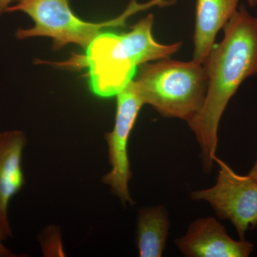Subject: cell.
Instances as JSON below:
<instances>
[{
    "instance_id": "1",
    "label": "cell",
    "mask_w": 257,
    "mask_h": 257,
    "mask_svg": "<svg viewBox=\"0 0 257 257\" xmlns=\"http://www.w3.org/2000/svg\"><path fill=\"white\" fill-rule=\"evenodd\" d=\"M223 30L224 38L214 45L204 63L208 78L204 104L187 123L200 147L206 173L214 167L218 130L226 106L241 84L257 75V17L241 5Z\"/></svg>"
},
{
    "instance_id": "12",
    "label": "cell",
    "mask_w": 257,
    "mask_h": 257,
    "mask_svg": "<svg viewBox=\"0 0 257 257\" xmlns=\"http://www.w3.org/2000/svg\"><path fill=\"white\" fill-rule=\"evenodd\" d=\"M21 0H0V16L3 13H7V10L10 8V5L14 2H20Z\"/></svg>"
},
{
    "instance_id": "2",
    "label": "cell",
    "mask_w": 257,
    "mask_h": 257,
    "mask_svg": "<svg viewBox=\"0 0 257 257\" xmlns=\"http://www.w3.org/2000/svg\"><path fill=\"white\" fill-rule=\"evenodd\" d=\"M155 17L148 15L126 33L101 32L86 48L84 55L73 54L57 63L67 68L88 69L89 87L103 98L116 96L133 80L138 67L152 61L170 58L182 42L159 43L152 35Z\"/></svg>"
},
{
    "instance_id": "3",
    "label": "cell",
    "mask_w": 257,
    "mask_h": 257,
    "mask_svg": "<svg viewBox=\"0 0 257 257\" xmlns=\"http://www.w3.org/2000/svg\"><path fill=\"white\" fill-rule=\"evenodd\" d=\"M136 74L135 92L164 117L188 123L202 109L208 85L204 64L164 59L142 64Z\"/></svg>"
},
{
    "instance_id": "4",
    "label": "cell",
    "mask_w": 257,
    "mask_h": 257,
    "mask_svg": "<svg viewBox=\"0 0 257 257\" xmlns=\"http://www.w3.org/2000/svg\"><path fill=\"white\" fill-rule=\"evenodd\" d=\"M160 5V0L139 3L132 0L122 14L103 23H88L78 18L71 9L69 0H21L10 7L7 13L23 12L33 20L30 29H18L17 38L25 40L34 37H47L53 40V48L59 50L68 44H76L87 48L102 29L126 25L132 15Z\"/></svg>"
},
{
    "instance_id": "11",
    "label": "cell",
    "mask_w": 257,
    "mask_h": 257,
    "mask_svg": "<svg viewBox=\"0 0 257 257\" xmlns=\"http://www.w3.org/2000/svg\"><path fill=\"white\" fill-rule=\"evenodd\" d=\"M8 236L3 232V230L0 228V257H15L18 255L13 253L11 250L7 247L5 245V241L8 239Z\"/></svg>"
},
{
    "instance_id": "6",
    "label": "cell",
    "mask_w": 257,
    "mask_h": 257,
    "mask_svg": "<svg viewBox=\"0 0 257 257\" xmlns=\"http://www.w3.org/2000/svg\"><path fill=\"white\" fill-rule=\"evenodd\" d=\"M135 92L133 81L116 95V111L114 128L105 134L108 157L111 170L101 178V182L110 187L123 205L135 204L128 189L133 177L128 156V141L137 118L144 105Z\"/></svg>"
},
{
    "instance_id": "14",
    "label": "cell",
    "mask_w": 257,
    "mask_h": 257,
    "mask_svg": "<svg viewBox=\"0 0 257 257\" xmlns=\"http://www.w3.org/2000/svg\"><path fill=\"white\" fill-rule=\"evenodd\" d=\"M248 5L251 7L257 6V0H247Z\"/></svg>"
},
{
    "instance_id": "8",
    "label": "cell",
    "mask_w": 257,
    "mask_h": 257,
    "mask_svg": "<svg viewBox=\"0 0 257 257\" xmlns=\"http://www.w3.org/2000/svg\"><path fill=\"white\" fill-rule=\"evenodd\" d=\"M27 142L21 130L0 133V228L8 237L13 236L8 207L12 198L25 184L22 162Z\"/></svg>"
},
{
    "instance_id": "9",
    "label": "cell",
    "mask_w": 257,
    "mask_h": 257,
    "mask_svg": "<svg viewBox=\"0 0 257 257\" xmlns=\"http://www.w3.org/2000/svg\"><path fill=\"white\" fill-rule=\"evenodd\" d=\"M239 0H197L192 61L204 64L216 35L238 9Z\"/></svg>"
},
{
    "instance_id": "5",
    "label": "cell",
    "mask_w": 257,
    "mask_h": 257,
    "mask_svg": "<svg viewBox=\"0 0 257 257\" xmlns=\"http://www.w3.org/2000/svg\"><path fill=\"white\" fill-rule=\"evenodd\" d=\"M219 175L210 188L191 193L193 200L206 201L216 215L229 221L240 239H245L248 229L257 226V182L249 176H241L217 157Z\"/></svg>"
},
{
    "instance_id": "7",
    "label": "cell",
    "mask_w": 257,
    "mask_h": 257,
    "mask_svg": "<svg viewBox=\"0 0 257 257\" xmlns=\"http://www.w3.org/2000/svg\"><path fill=\"white\" fill-rule=\"evenodd\" d=\"M175 244L187 257H248L254 248L246 239H231L224 226L211 216L192 221Z\"/></svg>"
},
{
    "instance_id": "13",
    "label": "cell",
    "mask_w": 257,
    "mask_h": 257,
    "mask_svg": "<svg viewBox=\"0 0 257 257\" xmlns=\"http://www.w3.org/2000/svg\"><path fill=\"white\" fill-rule=\"evenodd\" d=\"M248 175L257 182V158L252 168H251V170L248 172Z\"/></svg>"
},
{
    "instance_id": "10",
    "label": "cell",
    "mask_w": 257,
    "mask_h": 257,
    "mask_svg": "<svg viewBox=\"0 0 257 257\" xmlns=\"http://www.w3.org/2000/svg\"><path fill=\"white\" fill-rule=\"evenodd\" d=\"M170 221L164 206L139 209L136 243L141 257H161L167 246Z\"/></svg>"
}]
</instances>
